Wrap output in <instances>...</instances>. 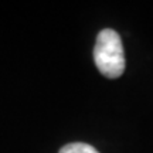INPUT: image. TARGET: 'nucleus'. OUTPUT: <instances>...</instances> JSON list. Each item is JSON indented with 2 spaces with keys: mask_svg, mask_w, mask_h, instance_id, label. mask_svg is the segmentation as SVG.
<instances>
[{
  "mask_svg": "<svg viewBox=\"0 0 153 153\" xmlns=\"http://www.w3.org/2000/svg\"><path fill=\"white\" fill-rule=\"evenodd\" d=\"M94 61L106 78H119L125 71V53L119 34L112 28L99 31L94 47Z\"/></svg>",
  "mask_w": 153,
  "mask_h": 153,
  "instance_id": "f257e3e1",
  "label": "nucleus"
},
{
  "mask_svg": "<svg viewBox=\"0 0 153 153\" xmlns=\"http://www.w3.org/2000/svg\"><path fill=\"white\" fill-rule=\"evenodd\" d=\"M60 153H99L95 148H92L88 143L75 142V143H68L64 148H61Z\"/></svg>",
  "mask_w": 153,
  "mask_h": 153,
  "instance_id": "f03ea898",
  "label": "nucleus"
}]
</instances>
